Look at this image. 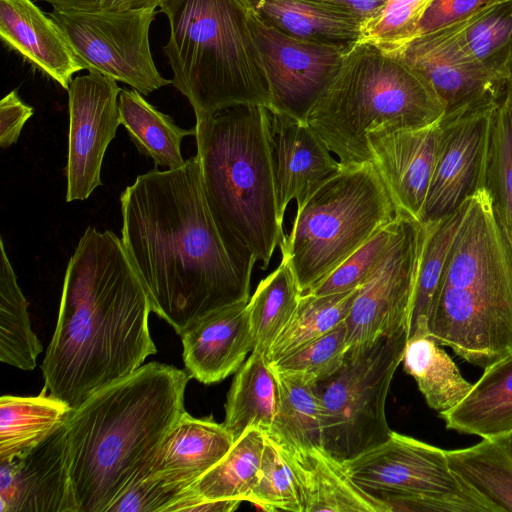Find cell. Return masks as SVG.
I'll return each mask as SVG.
<instances>
[{
    "instance_id": "4dcf8cb0",
    "label": "cell",
    "mask_w": 512,
    "mask_h": 512,
    "mask_svg": "<svg viewBox=\"0 0 512 512\" xmlns=\"http://www.w3.org/2000/svg\"><path fill=\"white\" fill-rule=\"evenodd\" d=\"M274 372L279 389L278 405L273 423L265 433L289 450L322 446L318 383L297 375Z\"/></svg>"
},
{
    "instance_id": "ac0fdd59",
    "label": "cell",
    "mask_w": 512,
    "mask_h": 512,
    "mask_svg": "<svg viewBox=\"0 0 512 512\" xmlns=\"http://www.w3.org/2000/svg\"><path fill=\"white\" fill-rule=\"evenodd\" d=\"M441 119L424 127L381 128L367 135L371 163L397 209L419 221L435 165Z\"/></svg>"
},
{
    "instance_id": "f907efd6",
    "label": "cell",
    "mask_w": 512,
    "mask_h": 512,
    "mask_svg": "<svg viewBox=\"0 0 512 512\" xmlns=\"http://www.w3.org/2000/svg\"><path fill=\"white\" fill-rule=\"evenodd\" d=\"M512 242V241H511Z\"/></svg>"
},
{
    "instance_id": "d6986e66",
    "label": "cell",
    "mask_w": 512,
    "mask_h": 512,
    "mask_svg": "<svg viewBox=\"0 0 512 512\" xmlns=\"http://www.w3.org/2000/svg\"><path fill=\"white\" fill-rule=\"evenodd\" d=\"M269 110L277 205L283 222L290 201L301 207L343 165L307 122Z\"/></svg>"
},
{
    "instance_id": "c3c4849f",
    "label": "cell",
    "mask_w": 512,
    "mask_h": 512,
    "mask_svg": "<svg viewBox=\"0 0 512 512\" xmlns=\"http://www.w3.org/2000/svg\"><path fill=\"white\" fill-rule=\"evenodd\" d=\"M242 501L239 500H206L191 492L188 488L166 512H231L236 510Z\"/></svg>"
},
{
    "instance_id": "44dd1931",
    "label": "cell",
    "mask_w": 512,
    "mask_h": 512,
    "mask_svg": "<svg viewBox=\"0 0 512 512\" xmlns=\"http://www.w3.org/2000/svg\"><path fill=\"white\" fill-rule=\"evenodd\" d=\"M235 437L212 418L198 419L186 411L168 431L148 463V473L188 488L229 451Z\"/></svg>"
},
{
    "instance_id": "8992f818",
    "label": "cell",
    "mask_w": 512,
    "mask_h": 512,
    "mask_svg": "<svg viewBox=\"0 0 512 512\" xmlns=\"http://www.w3.org/2000/svg\"><path fill=\"white\" fill-rule=\"evenodd\" d=\"M444 114L433 87L400 54L359 40L347 48L306 122L343 166H352L371 162L370 132L424 127Z\"/></svg>"
},
{
    "instance_id": "30bf717a",
    "label": "cell",
    "mask_w": 512,
    "mask_h": 512,
    "mask_svg": "<svg viewBox=\"0 0 512 512\" xmlns=\"http://www.w3.org/2000/svg\"><path fill=\"white\" fill-rule=\"evenodd\" d=\"M343 462L352 479L390 512H499L450 468L444 449L395 431Z\"/></svg>"
},
{
    "instance_id": "7bdbcfd3",
    "label": "cell",
    "mask_w": 512,
    "mask_h": 512,
    "mask_svg": "<svg viewBox=\"0 0 512 512\" xmlns=\"http://www.w3.org/2000/svg\"><path fill=\"white\" fill-rule=\"evenodd\" d=\"M186 489L152 477L146 465L129 479L105 512H166Z\"/></svg>"
},
{
    "instance_id": "ab89813d",
    "label": "cell",
    "mask_w": 512,
    "mask_h": 512,
    "mask_svg": "<svg viewBox=\"0 0 512 512\" xmlns=\"http://www.w3.org/2000/svg\"><path fill=\"white\" fill-rule=\"evenodd\" d=\"M349 350L344 321L271 365L276 372L297 375L318 383L341 368Z\"/></svg>"
},
{
    "instance_id": "f35d334b",
    "label": "cell",
    "mask_w": 512,
    "mask_h": 512,
    "mask_svg": "<svg viewBox=\"0 0 512 512\" xmlns=\"http://www.w3.org/2000/svg\"><path fill=\"white\" fill-rule=\"evenodd\" d=\"M248 502L270 512H303L296 477L278 444L266 433L257 479Z\"/></svg>"
},
{
    "instance_id": "ba28073f",
    "label": "cell",
    "mask_w": 512,
    "mask_h": 512,
    "mask_svg": "<svg viewBox=\"0 0 512 512\" xmlns=\"http://www.w3.org/2000/svg\"><path fill=\"white\" fill-rule=\"evenodd\" d=\"M371 162L343 166L301 207L279 244L306 293L398 215Z\"/></svg>"
},
{
    "instance_id": "7dc6e473",
    "label": "cell",
    "mask_w": 512,
    "mask_h": 512,
    "mask_svg": "<svg viewBox=\"0 0 512 512\" xmlns=\"http://www.w3.org/2000/svg\"><path fill=\"white\" fill-rule=\"evenodd\" d=\"M344 13L361 24V27L375 19L388 0H310ZM362 30V29H361Z\"/></svg>"
},
{
    "instance_id": "484cf974",
    "label": "cell",
    "mask_w": 512,
    "mask_h": 512,
    "mask_svg": "<svg viewBox=\"0 0 512 512\" xmlns=\"http://www.w3.org/2000/svg\"><path fill=\"white\" fill-rule=\"evenodd\" d=\"M266 23L290 37L328 44L351 45L361 37L352 17L310 0H247Z\"/></svg>"
},
{
    "instance_id": "7c38bea8",
    "label": "cell",
    "mask_w": 512,
    "mask_h": 512,
    "mask_svg": "<svg viewBox=\"0 0 512 512\" xmlns=\"http://www.w3.org/2000/svg\"><path fill=\"white\" fill-rule=\"evenodd\" d=\"M430 223L399 211L396 231L381 262L360 287L345 320L350 349L402 328L409 333L416 282Z\"/></svg>"
},
{
    "instance_id": "e575fe53",
    "label": "cell",
    "mask_w": 512,
    "mask_h": 512,
    "mask_svg": "<svg viewBox=\"0 0 512 512\" xmlns=\"http://www.w3.org/2000/svg\"><path fill=\"white\" fill-rule=\"evenodd\" d=\"M359 289L327 295L302 294L290 322L268 350L270 363L277 362L343 323Z\"/></svg>"
},
{
    "instance_id": "6da1fadb",
    "label": "cell",
    "mask_w": 512,
    "mask_h": 512,
    "mask_svg": "<svg viewBox=\"0 0 512 512\" xmlns=\"http://www.w3.org/2000/svg\"><path fill=\"white\" fill-rule=\"evenodd\" d=\"M120 204L121 240L152 312L179 335L213 311L249 301L256 258L215 222L197 156L139 175Z\"/></svg>"
},
{
    "instance_id": "8fae6325",
    "label": "cell",
    "mask_w": 512,
    "mask_h": 512,
    "mask_svg": "<svg viewBox=\"0 0 512 512\" xmlns=\"http://www.w3.org/2000/svg\"><path fill=\"white\" fill-rule=\"evenodd\" d=\"M155 9L91 12L53 8L48 15L84 69L149 95L172 83L160 75L150 50L149 28Z\"/></svg>"
},
{
    "instance_id": "e0dca14e",
    "label": "cell",
    "mask_w": 512,
    "mask_h": 512,
    "mask_svg": "<svg viewBox=\"0 0 512 512\" xmlns=\"http://www.w3.org/2000/svg\"><path fill=\"white\" fill-rule=\"evenodd\" d=\"M0 466V512H79L69 475L65 424Z\"/></svg>"
},
{
    "instance_id": "bcb514c9",
    "label": "cell",
    "mask_w": 512,
    "mask_h": 512,
    "mask_svg": "<svg viewBox=\"0 0 512 512\" xmlns=\"http://www.w3.org/2000/svg\"><path fill=\"white\" fill-rule=\"evenodd\" d=\"M55 9L91 12L124 11L131 9L157 8L162 0H41Z\"/></svg>"
},
{
    "instance_id": "1f68e13d",
    "label": "cell",
    "mask_w": 512,
    "mask_h": 512,
    "mask_svg": "<svg viewBox=\"0 0 512 512\" xmlns=\"http://www.w3.org/2000/svg\"><path fill=\"white\" fill-rule=\"evenodd\" d=\"M265 444V431L246 428L226 455L188 489L206 500L248 501L256 482Z\"/></svg>"
},
{
    "instance_id": "836d02e7",
    "label": "cell",
    "mask_w": 512,
    "mask_h": 512,
    "mask_svg": "<svg viewBox=\"0 0 512 512\" xmlns=\"http://www.w3.org/2000/svg\"><path fill=\"white\" fill-rule=\"evenodd\" d=\"M302 294L289 263L281 258L279 266L259 282L247 303L254 350L268 353L290 322Z\"/></svg>"
},
{
    "instance_id": "277c9868",
    "label": "cell",
    "mask_w": 512,
    "mask_h": 512,
    "mask_svg": "<svg viewBox=\"0 0 512 512\" xmlns=\"http://www.w3.org/2000/svg\"><path fill=\"white\" fill-rule=\"evenodd\" d=\"M427 328L440 345L483 369L512 353V242L486 188L468 200Z\"/></svg>"
},
{
    "instance_id": "60d3db41",
    "label": "cell",
    "mask_w": 512,
    "mask_h": 512,
    "mask_svg": "<svg viewBox=\"0 0 512 512\" xmlns=\"http://www.w3.org/2000/svg\"><path fill=\"white\" fill-rule=\"evenodd\" d=\"M433 0H388L380 14L364 25L359 40L388 53L399 54L416 35Z\"/></svg>"
},
{
    "instance_id": "d4e9b609",
    "label": "cell",
    "mask_w": 512,
    "mask_h": 512,
    "mask_svg": "<svg viewBox=\"0 0 512 512\" xmlns=\"http://www.w3.org/2000/svg\"><path fill=\"white\" fill-rule=\"evenodd\" d=\"M402 362L427 405L438 414L456 406L473 385L462 376L442 345L428 333L426 321L417 323L408 336Z\"/></svg>"
},
{
    "instance_id": "f546056e",
    "label": "cell",
    "mask_w": 512,
    "mask_h": 512,
    "mask_svg": "<svg viewBox=\"0 0 512 512\" xmlns=\"http://www.w3.org/2000/svg\"><path fill=\"white\" fill-rule=\"evenodd\" d=\"M450 468L499 512H512V433L445 450Z\"/></svg>"
},
{
    "instance_id": "603a6c76",
    "label": "cell",
    "mask_w": 512,
    "mask_h": 512,
    "mask_svg": "<svg viewBox=\"0 0 512 512\" xmlns=\"http://www.w3.org/2000/svg\"><path fill=\"white\" fill-rule=\"evenodd\" d=\"M278 446L296 477L303 512H390L352 479L343 461L323 446L305 450Z\"/></svg>"
},
{
    "instance_id": "b9f144b4",
    "label": "cell",
    "mask_w": 512,
    "mask_h": 512,
    "mask_svg": "<svg viewBox=\"0 0 512 512\" xmlns=\"http://www.w3.org/2000/svg\"><path fill=\"white\" fill-rule=\"evenodd\" d=\"M396 222L397 216L306 293L327 295L360 288L372 275L389 248L396 231Z\"/></svg>"
},
{
    "instance_id": "52a82bcc",
    "label": "cell",
    "mask_w": 512,
    "mask_h": 512,
    "mask_svg": "<svg viewBox=\"0 0 512 512\" xmlns=\"http://www.w3.org/2000/svg\"><path fill=\"white\" fill-rule=\"evenodd\" d=\"M159 8L170 26L163 50L171 81L196 119L237 104L271 105L247 0H162Z\"/></svg>"
},
{
    "instance_id": "681fc988",
    "label": "cell",
    "mask_w": 512,
    "mask_h": 512,
    "mask_svg": "<svg viewBox=\"0 0 512 512\" xmlns=\"http://www.w3.org/2000/svg\"><path fill=\"white\" fill-rule=\"evenodd\" d=\"M506 76L512 80V55L507 65Z\"/></svg>"
},
{
    "instance_id": "f6af8a7d",
    "label": "cell",
    "mask_w": 512,
    "mask_h": 512,
    "mask_svg": "<svg viewBox=\"0 0 512 512\" xmlns=\"http://www.w3.org/2000/svg\"><path fill=\"white\" fill-rule=\"evenodd\" d=\"M33 108L25 104L15 90L0 102V146L8 148L14 144L26 121L33 115Z\"/></svg>"
},
{
    "instance_id": "5bb4252c",
    "label": "cell",
    "mask_w": 512,
    "mask_h": 512,
    "mask_svg": "<svg viewBox=\"0 0 512 512\" xmlns=\"http://www.w3.org/2000/svg\"><path fill=\"white\" fill-rule=\"evenodd\" d=\"M249 25L269 83V107L306 122L350 45L290 37L262 20L251 7Z\"/></svg>"
},
{
    "instance_id": "2e32d148",
    "label": "cell",
    "mask_w": 512,
    "mask_h": 512,
    "mask_svg": "<svg viewBox=\"0 0 512 512\" xmlns=\"http://www.w3.org/2000/svg\"><path fill=\"white\" fill-rule=\"evenodd\" d=\"M461 22L422 34L399 53L433 87L444 115L497 100L506 85L507 78L491 73L468 50Z\"/></svg>"
},
{
    "instance_id": "83f0119b",
    "label": "cell",
    "mask_w": 512,
    "mask_h": 512,
    "mask_svg": "<svg viewBox=\"0 0 512 512\" xmlns=\"http://www.w3.org/2000/svg\"><path fill=\"white\" fill-rule=\"evenodd\" d=\"M278 397V382L267 353L253 350L232 381L223 424L235 439L249 426L267 432L277 411Z\"/></svg>"
},
{
    "instance_id": "4fadbf2b",
    "label": "cell",
    "mask_w": 512,
    "mask_h": 512,
    "mask_svg": "<svg viewBox=\"0 0 512 512\" xmlns=\"http://www.w3.org/2000/svg\"><path fill=\"white\" fill-rule=\"evenodd\" d=\"M499 99L442 117L422 223L442 219L485 188L492 120Z\"/></svg>"
},
{
    "instance_id": "ffe728a7",
    "label": "cell",
    "mask_w": 512,
    "mask_h": 512,
    "mask_svg": "<svg viewBox=\"0 0 512 512\" xmlns=\"http://www.w3.org/2000/svg\"><path fill=\"white\" fill-rule=\"evenodd\" d=\"M247 303L213 311L183 331L182 356L190 377L203 384L217 383L242 366L255 347Z\"/></svg>"
},
{
    "instance_id": "ee69618b",
    "label": "cell",
    "mask_w": 512,
    "mask_h": 512,
    "mask_svg": "<svg viewBox=\"0 0 512 512\" xmlns=\"http://www.w3.org/2000/svg\"><path fill=\"white\" fill-rule=\"evenodd\" d=\"M494 1L433 0L419 23L416 37L461 22Z\"/></svg>"
},
{
    "instance_id": "9a60e30c",
    "label": "cell",
    "mask_w": 512,
    "mask_h": 512,
    "mask_svg": "<svg viewBox=\"0 0 512 512\" xmlns=\"http://www.w3.org/2000/svg\"><path fill=\"white\" fill-rule=\"evenodd\" d=\"M121 90L116 80L95 71L70 83L67 202L85 200L103 185V158L120 125Z\"/></svg>"
},
{
    "instance_id": "f1b7e54d",
    "label": "cell",
    "mask_w": 512,
    "mask_h": 512,
    "mask_svg": "<svg viewBox=\"0 0 512 512\" xmlns=\"http://www.w3.org/2000/svg\"><path fill=\"white\" fill-rule=\"evenodd\" d=\"M119 118L137 150L156 166L176 169L184 165L181 142L196 134L195 128L183 129L174 120L147 102L135 89L119 94Z\"/></svg>"
},
{
    "instance_id": "9c48e42d",
    "label": "cell",
    "mask_w": 512,
    "mask_h": 512,
    "mask_svg": "<svg viewBox=\"0 0 512 512\" xmlns=\"http://www.w3.org/2000/svg\"><path fill=\"white\" fill-rule=\"evenodd\" d=\"M407 339L408 330L402 328L350 349L341 368L318 382L322 446L332 456L347 461L390 437L386 399Z\"/></svg>"
},
{
    "instance_id": "74e56055",
    "label": "cell",
    "mask_w": 512,
    "mask_h": 512,
    "mask_svg": "<svg viewBox=\"0 0 512 512\" xmlns=\"http://www.w3.org/2000/svg\"><path fill=\"white\" fill-rule=\"evenodd\" d=\"M468 200L442 219L429 222V231L417 276L408 336L419 321H427L449 249L464 216Z\"/></svg>"
},
{
    "instance_id": "8d00e7d4",
    "label": "cell",
    "mask_w": 512,
    "mask_h": 512,
    "mask_svg": "<svg viewBox=\"0 0 512 512\" xmlns=\"http://www.w3.org/2000/svg\"><path fill=\"white\" fill-rule=\"evenodd\" d=\"M471 54L491 73L506 79L512 55V0H496L461 22Z\"/></svg>"
},
{
    "instance_id": "3957f363",
    "label": "cell",
    "mask_w": 512,
    "mask_h": 512,
    "mask_svg": "<svg viewBox=\"0 0 512 512\" xmlns=\"http://www.w3.org/2000/svg\"><path fill=\"white\" fill-rule=\"evenodd\" d=\"M189 376L149 362L89 396L65 422L69 475L79 512H105L148 465L185 412Z\"/></svg>"
},
{
    "instance_id": "d6a6232c",
    "label": "cell",
    "mask_w": 512,
    "mask_h": 512,
    "mask_svg": "<svg viewBox=\"0 0 512 512\" xmlns=\"http://www.w3.org/2000/svg\"><path fill=\"white\" fill-rule=\"evenodd\" d=\"M0 360L21 370H33L42 344L32 331L28 302L0 239Z\"/></svg>"
},
{
    "instance_id": "5b68a950",
    "label": "cell",
    "mask_w": 512,
    "mask_h": 512,
    "mask_svg": "<svg viewBox=\"0 0 512 512\" xmlns=\"http://www.w3.org/2000/svg\"><path fill=\"white\" fill-rule=\"evenodd\" d=\"M269 106L237 104L196 119L204 194L218 227L268 268L283 234L271 149Z\"/></svg>"
},
{
    "instance_id": "7402d4cb",
    "label": "cell",
    "mask_w": 512,
    "mask_h": 512,
    "mask_svg": "<svg viewBox=\"0 0 512 512\" xmlns=\"http://www.w3.org/2000/svg\"><path fill=\"white\" fill-rule=\"evenodd\" d=\"M0 35L64 89L83 70L59 25L32 0H0Z\"/></svg>"
},
{
    "instance_id": "4316f807",
    "label": "cell",
    "mask_w": 512,
    "mask_h": 512,
    "mask_svg": "<svg viewBox=\"0 0 512 512\" xmlns=\"http://www.w3.org/2000/svg\"><path fill=\"white\" fill-rule=\"evenodd\" d=\"M72 408L46 388L34 397L0 398V462L35 447L63 426Z\"/></svg>"
},
{
    "instance_id": "cb8c5ba5",
    "label": "cell",
    "mask_w": 512,
    "mask_h": 512,
    "mask_svg": "<svg viewBox=\"0 0 512 512\" xmlns=\"http://www.w3.org/2000/svg\"><path fill=\"white\" fill-rule=\"evenodd\" d=\"M446 428L492 438L512 433V353L484 368L467 395L439 414Z\"/></svg>"
},
{
    "instance_id": "d590c367",
    "label": "cell",
    "mask_w": 512,
    "mask_h": 512,
    "mask_svg": "<svg viewBox=\"0 0 512 512\" xmlns=\"http://www.w3.org/2000/svg\"><path fill=\"white\" fill-rule=\"evenodd\" d=\"M485 188L498 220L512 241V80L500 97L492 120Z\"/></svg>"
},
{
    "instance_id": "7a4b0ae2",
    "label": "cell",
    "mask_w": 512,
    "mask_h": 512,
    "mask_svg": "<svg viewBox=\"0 0 512 512\" xmlns=\"http://www.w3.org/2000/svg\"><path fill=\"white\" fill-rule=\"evenodd\" d=\"M148 294L122 240L88 226L64 277L59 315L41 365L44 388L72 409L156 353Z\"/></svg>"
}]
</instances>
